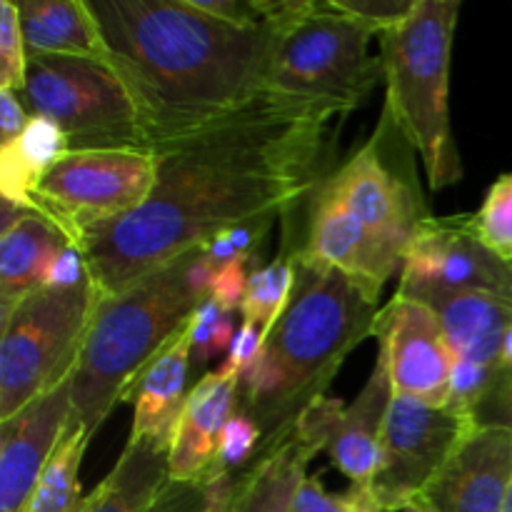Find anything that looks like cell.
I'll return each instance as SVG.
<instances>
[{"instance_id": "28", "label": "cell", "mask_w": 512, "mask_h": 512, "mask_svg": "<svg viewBox=\"0 0 512 512\" xmlns=\"http://www.w3.org/2000/svg\"><path fill=\"white\" fill-rule=\"evenodd\" d=\"M465 228L500 260L512 265V173H503L473 215H465Z\"/></svg>"}, {"instance_id": "10", "label": "cell", "mask_w": 512, "mask_h": 512, "mask_svg": "<svg viewBox=\"0 0 512 512\" xmlns=\"http://www.w3.org/2000/svg\"><path fill=\"white\" fill-rule=\"evenodd\" d=\"M473 425L448 408L393 395L380 435L378 468L370 493L385 512H405L435 478L448 455Z\"/></svg>"}, {"instance_id": "12", "label": "cell", "mask_w": 512, "mask_h": 512, "mask_svg": "<svg viewBox=\"0 0 512 512\" xmlns=\"http://www.w3.org/2000/svg\"><path fill=\"white\" fill-rule=\"evenodd\" d=\"M488 293L512 303V265L490 253L463 218L430 215L403 255L398 293Z\"/></svg>"}, {"instance_id": "1", "label": "cell", "mask_w": 512, "mask_h": 512, "mask_svg": "<svg viewBox=\"0 0 512 512\" xmlns=\"http://www.w3.org/2000/svg\"><path fill=\"white\" fill-rule=\"evenodd\" d=\"M333 115L265 98L230 123L158 150L150 198L83 250L100 295H115L238 225L308 198Z\"/></svg>"}, {"instance_id": "20", "label": "cell", "mask_w": 512, "mask_h": 512, "mask_svg": "<svg viewBox=\"0 0 512 512\" xmlns=\"http://www.w3.org/2000/svg\"><path fill=\"white\" fill-rule=\"evenodd\" d=\"M428 305L440 320L455 360L500 365L503 340L512 325V303L488 293H453V290H418L398 293Z\"/></svg>"}, {"instance_id": "37", "label": "cell", "mask_w": 512, "mask_h": 512, "mask_svg": "<svg viewBox=\"0 0 512 512\" xmlns=\"http://www.w3.org/2000/svg\"><path fill=\"white\" fill-rule=\"evenodd\" d=\"M150 512H205V485L168 480Z\"/></svg>"}, {"instance_id": "15", "label": "cell", "mask_w": 512, "mask_h": 512, "mask_svg": "<svg viewBox=\"0 0 512 512\" xmlns=\"http://www.w3.org/2000/svg\"><path fill=\"white\" fill-rule=\"evenodd\" d=\"M73 375L0 423V512H25L68 428Z\"/></svg>"}, {"instance_id": "43", "label": "cell", "mask_w": 512, "mask_h": 512, "mask_svg": "<svg viewBox=\"0 0 512 512\" xmlns=\"http://www.w3.org/2000/svg\"><path fill=\"white\" fill-rule=\"evenodd\" d=\"M505 512H512V485H510V493H508V503H505Z\"/></svg>"}, {"instance_id": "31", "label": "cell", "mask_w": 512, "mask_h": 512, "mask_svg": "<svg viewBox=\"0 0 512 512\" xmlns=\"http://www.w3.org/2000/svg\"><path fill=\"white\" fill-rule=\"evenodd\" d=\"M260 443H263V433H260L258 423L245 413H235L225 425L223 438H220L218 465H215L218 475L235 473V470L243 473L258 455Z\"/></svg>"}, {"instance_id": "3", "label": "cell", "mask_w": 512, "mask_h": 512, "mask_svg": "<svg viewBox=\"0 0 512 512\" xmlns=\"http://www.w3.org/2000/svg\"><path fill=\"white\" fill-rule=\"evenodd\" d=\"M295 255V290L263 353L240 378L238 413L258 423L268 453L293 430L310 403L323 398L350 353L373 338L380 303L338 270Z\"/></svg>"}, {"instance_id": "26", "label": "cell", "mask_w": 512, "mask_h": 512, "mask_svg": "<svg viewBox=\"0 0 512 512\" xmlns=\"http://www.w3.org/2000/svg\"><path fill=\"white\" fill-rule=\"evenodd\" d=\"M85 430H65L25 512H80V463L90 443Z\"/></svg>"}, {"instance_id": "25", "label": "cell", "mask_w": 512, "mask_h": 512, "mask_svg": "<svg viewBox=\"0 0 512 512\" xmlns=\"http://www.w3.org/2000/svg\"><path fill=\"white\" fill-rule=\"evenodd\" d=\"M70 153L68 138L55 123L30 118L28 128L13 143L0 145V195L3 203L33 210V193L45 175Z\"/></svg>"}, {"instance_id": "34", "label": "cell", "mask_w": 512, "mask_h": 512, "mask_svg": "<svg viewBox=\"0 0 512 512\" xmlns=\"http://www.w3.org/2000/svg\"><path fill=\"white\" fill-rule=\"evenodd\" d=\"M250 260H253V255H240V258L218 265V273H215V283H213V293H210V298L223 308V313L233 315L243 308L250 273L255 270L250 268Z\"/></svg>"}, {"instance_id": "11", "label": "cell", "mask_w": 512, "mask_h": 512, "mask_svg": "<svg viewBox=\"0 0 512 512\" xmlns=\"http://www.w3.org/2000/svg\"><path fill=\"white\" fill-rule=\"evenodd\" d=\"M323 188L400 260L430 218L413 178H403L390 165L383 123L348 163L325 178Z\"/></svg>"}, {"instance_id": "13", "label": "cell", "mask_w": 512, "mask_h": 512, "mask_svg": "<svg viewBox=\"0 0 512 512\" xmlns=\"http://www.w3.org/2000/svg\"><path fill=\"white\" fill-rule=\"evenodd\" d=\"M373 338L388 365L393 395L445 408L450 398L453 353L440 320L425 303L395 293L375 320Z\"/></svg>"}, {"instance_id": "41", "label": "cell", "mask_w": 512, "mask_h": 512, "mask_svg": "<svg viewBox=\"0 0 512 512\" xmlns=\"http://www.w3.org/2000/svg\"><path fill=\"white\" fill-rule=\"evenodd\" d=\"M500 365H503V368H512V325H510L508 335H505V340H503V353H500Z\"/></svg>"}, {"instance_id": "8", "label": "cell", "mask_w": 512, "mask_h": 512, "mask_svg": "<svg viewBox=\"0 0 512 512\" xmlns=\"http://www.w3.org/2000/svg\"><path fill=\"white\" fill-rule=\"evenodd\" d=\"M23 105L65 133L70 153L148 150L138 110L110 63L80 58H30Z\"/></svg>"}, {"instance_id": "16", "label": "cell", "mask_w": 512, "mask_h": 512, "mask_svg": "<svg viewBox=\"0 0 512 512\" xmlns=\"http://www.w3.org/2000/svg\"><path fill=\"white\" fill-rule=\"evenodd\" d=\"M305 258L338 270L353 280L373 303H380L385 283L398 273L403 260L390 253L373 233L363 228L323 183L315 188L310 203L305 245L298 248Z\"/></svg>"}, {"instance_id": "4", "label": "cell", "mask_w": 512, "mask_h": 512, "mask_svg": "<svg viewBox=\"0 0 512 512\" xmlns=\"http://www.w3.org/2000/svg\"><path fill=\"white\" fill-rule=\"evenodd\" d=\"M198 250L120 293L100 295L73 373V405L65 430H85L93 438L140 370L188 328L205 303L190 283Z\"/></svg>"}, {"instance_id": "27", "label": "cell", "mask_w": 512, "mask_h": 512, "mask_svg": "<svg viewBox=\"0 0 512 512\" xmlns=\"http://www.w3.org/2000/svg\"><path fill=\"white\" fill-rule=\"evenodd\" d=\"M295 290V255H280L265 268H255L250 273L248 290H245L243 308V323L255 325L263 330L265 335L275 328L280 318H283L285 308H288L290 298Z\"/></svg>"}, {"instance_id": "21", "label": "cell", "mask_w": 512, "mask_h": 512, "mask_svg": "<svg viewBox=\"0 0 512 512\" xmlns=\"http://www.w3.org/2000/svg\"><path fill=\"white\" fill-rule=\"evenodd\" d=\"M320 450H325L323 440L295 423L275 448L235 478L230 512H293L295 495L308 478V463Z\"/></svg>"}, {"instance_id": "30", "label": "cell", "mask_w": 512, "mask_h": 512, "mask_svg": "<svg viewBox=\"0 0 512 512\" xmlns=\"http://www.w3.org/2000/svg\"><path fill=\"white\" fill-rule=\"evenodd\" d=\"M500 368H503V365H480L455 360L453 375H450V398L445 408L453 410L460 418L473 420L475 408H478L480 400L488 395V390L493 388Z\"/></svg>"}, {"instance_id": "9", "label": "cell", "mask_w": 512, "mask_h": 512, "mask_svg": "<svg viewBox=\"0 0 512 512\" xmlns=\"http://www.w3.org/2000/svg\"><path fill=\"white\" fill-rule=\"evenodd\" d=\"M158 160L148 150L68 153L33 193L43 215L70 248L83 253L95 235L133 215L150 198Z\"/></svg>"}, {"instance_id": "38", "label": "cell", "mask_w": 512, "mask_h": 512, "mask_svg": "<svg viewBox=\"0 0 512 512\" xmlns=\"http://www.w3.org/2000/svg\"><path fill=\"white\" fill-rule=\"evenodd\" d=\"M30 118L28 108L23 105L20 95L10 88H0V145L13 143L28 128Z\"/></svg>"}, {"instance_id": "24", "label": "cell", "mask_w": 512, "mask_h": 512, "mask_svg": "<svg viewBox=\"0 0 512 512\" xmlns=\"http://www.w3.org/2000/svg\"><path fill=\"white\" fill-rule=\"evenodd\" d=\"M170 480V450L148 440L125 443L118 463L83 498L80 512H150Z\"/></svg>"}, {"instance_id": "5", "label": "cell", "mask_w": 512, "mask_h": 512, "mask_svg": "<svg viewBox=\"0 0 512 512\" xmlns=\"http://www.w3.org/2000/svg\"><path fill=\"white\" fill-rule=\"evenodd\" d=\"M458 13V0H418L405 23L380 35L385 115L420 155L433 190L463 178L448 108Z\"/></svg>"}, {"instance_id": "32", "label": "cell", "mask_w": 512, "mask_h": 512, "mask_svg": "<svg viewBox=\"0 0 512 512\" xmlns=\"http://www.w3.org/2000/svg\"><path fill=\"white\" fill-rule=\"evenodd\" d=\"M330 5L338 13L358 20L360 25L370 28L380 38L383 33L405 23L418 0H330Z\"/></svg>"}, {"instance_id": "22", "label": "cell", "mask_w": 512, "mask_h": 512, "mask_svg": "<svg viewBox=\"0 0 512 512\" xmlns=\"http://www.w3.org/2000/svg\"><path fill=\"white\" fill-rule=\"evenodd\" d=\"M18 13L28 60L50 55L110 63L103 28L85 0H25Z\"/></svg>"}, {"instance_id": "29", "label": "cell", "mask_w": 512, "mask_h": 512, "mask_svg": "<svg viewBox=\"0 0 512 512\" xmlns=\"http://www.w3.org/2000/svg\"><path fill=\"white\" fill-rule=\"evenodd\" d=\"M28 80V48L20 28L18 3H0V88L23 93Z\"/></svg>"}, {"instance_id": "40", "label": "cell", "mask_w": 512, "mask_h": 512, "mask_svg": "<svg viewBox=\"0 0 512 512\" xmlns=\"http://www.w3.org/2000/svg\"><path fill=\"white\" fill-rule=\"evenodd\" d=\"M235 335H238V330H235V320L233 315L225 313L223 318L215 323L213 333H210V345H208V363L213 358H218V355H228L230 345H233Z\"/></svg>"}, {"instance_id": "36", "label": "cell", "mask_w": 512, "mask_h": 512, "mask_svg": "<svg viewBox=\"0 0 512 512\" xmlns=\"http://www.w3.org/2000/svg\"><path fill=\"white\" fill-rule=\"evenodd\" d=\"M265 338H268V335H265L263 330L255 328V325H248V323L240 325L238 335H235L233 345H230L228 350V358H225L223 368L228 370V373L243 378V375L253 368L255 360L260 358V353H263Z\"/></svg>"}, {"instance_id": "23", "label": "cell", "mask_w": 512, "mask_h": 512, "mask_svg": "<svg viewBox=\"0 0 512 512\" xmlns=\"http://www.w3.org/2000/svg\"><path fill=\"white\" fill-rule=\"evenodd\" d=\"M68 248L63 235L43 218L25 210L0 233V318L45 288L50 268Z\"/></svg>"}, {"instance_id": "17", "label": "cell", "mask_w": 512, "mask_h": 512, "mask_svg": "<svg viewBox=\"0 0 512 512\" xmlns=\"http://www.w3.org/2000/svg\"><path fill=\"white\" fill-rule=\"evenodd\" d=\"M390 400L393 385L388 378V365L378 353L373 373L353 405H343L328 395L308 405L323 430L330 460L350 480V485L368 488L373 480Z\"/></svg>"}, {"instance_id": "33", "label": "cell", "mask_w": 512, "mask_h": 512, "mask_svg": "<svg viewBox=\"0 0 512 512\" xmlns=\"http://www.w3.org/2000/svg\"><path fill=\"white\" fill-rule=\"evenodd\" d=\"M365 488L350 485L345 493H330L320 478H305L293 500V512H358Z\"/></svg>"}, {"instance_id": "42", "label": "cell", "mask_w": 512, "mask_h": 512, "mask_svg": "<svg viewBox=\"0 0 512 512\" xmlns=\"http://www.w3.org/2000/svg\"><path fill=\"white\" fill-rule=\"evenodd\" d=\"M358 512H385L383 508L378 505V500L373 498V493H370V488H365V498H363V505H360Z\"/></svg>"}, {"instance_id": "14", "label": "cell", "mask_w": 512, "mask_h": 512, "mask_svg": "<svg viewBox=\"0 0 512 512\" xmlns=\"http://www.w3.org/2000/svg\"><path fill=\"white\" fill-rule=\"evenodd\" d=\"M510 485L512 433L473 423L405 512H505Z\"/></svg>"}, {"instance_id": "18", "label": "cell", "mask_w": 512, "mask_h": 512, "mask_svg": "<svg viewBox=\"0 0 512 512\" xmlns=\"http://www.w3.org/2000/svg\"><path fill=\"white\" fill-rule=\"evenodd\" d=\"M238 375L220 365L190 388L170 445V480L205 485L218 475V448L228 420L238 413ZM223 475V473H220Z\"/></svg>"}, {"instance_id": "6", "label": "cell", "mask_w": 512, "mask_h": 512, "mask_svg": "<svg viewBox=\"0 0 512 512\" xmlns=\"http://www.w3.org/2000/svg\"><path fill=\"white\" fill-rule=\"evenodd\" d=\"M378 38L328 3L303 0L280 20L268 70V95L338 115L360 108L383 78V58L370 55Z\"/></svg>"}, {"instance_id": "2", "label": "cell", "mask_w": 512, "mask_h": 512, "mask_svg": "<svg viewBox=\"0 0 512 512\" xmlns=\"http://www.w3.org/2000/svg\"><path fill=\"white\" fill-rule=\"evenodd\" d=\"M148 153L248 113L268 95L278 23L238 28L195 0L90 3Z\"/></svg>"}, {"instance_id": "19", "label": "cell", "mask_w": 512, "mask_h": 512, "mask_svg": "<svg viewBox=\"0 0 512 512\" xmlns=\"http://www.w3.org/2000/svg\"><path fill=\"white\" fill-rule=\"evenodd\" d=\"M190 363H193V340L188 325L140 370L138 378L120 398V403H130L135 408L130 440H148L170 450L190 393L185 388Z\"/></svg>"}, {"instance_id": "7", "label": "cell", "mask_w": 512, "mask_h": 512, "mask_svg": "<svg viewBox=\"0 0 512 512\" xmlns=\"http://www.w3.org/2000/svg\"><path fill=\"white\" fill-rule=\"evenodd\" d=\"M98 300L88 275L73 288L35 290L0 318V423L75 373Z\"/></svg>"}, {"instance_id": "39", "label": "cell", "mask_w": 512, "mask_h": 512, "mask_svg": "<svg viewBox=\"0 0 512 512\" xmlns=\"http://www.w3.org/2000/svg\"><path fill=\"white\" fill-rule=\"evenodd\" d=\"M85 278H88V268H85L83 255L68 245L50 268L48 278H45V288H73V285L83 283Z\"/></svg>"}, {"instance_id": "35", "label": "cell", "mask_w": 512, "mask_h": 512, "mask_svg": "<svg viewBox=\"0 0 512 512\" xmlns=\"http://www.w3.org/2000/svg\"><path fill=\"white\" fill-rule=\"evenodd\" d=\"M475 425L508 428L512 433V368H500L493 388L488 390L473 413Z\"/></svg>"}]
</instances>
